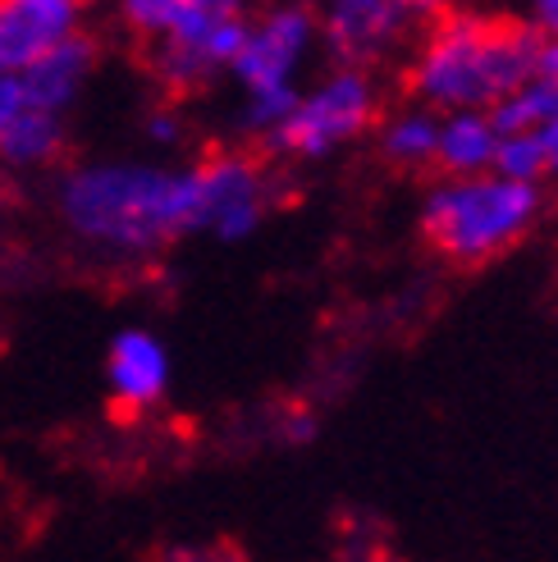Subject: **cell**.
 <instances>
[{
  "mask_svg": "<svg viewBox=\"0 0 558 562\" xmlns=\"http://www.w3.org/2000/svg\"><path fill=\"white\" fill-rule=\"evenodd\" d=\"M198 170V238L211 243H247L266 229L284 183L275 160L253 147H225L192 160Z\"/></svg>",
  "mask_w": 558,
  "mask_h": 562,
  "instance_id": "obj_7",
  "label": "cell"
},
{
  "mask_svg": "<svg viewBox=\"0 0 558 562\" xmlns=\"http://www.w3.org/2000/svg\"><path fill=\"white\" fill-rule=\"evenodd\" d=\"M494 170L513 175V179H526V183H545V133H532V128L504 133L499 137Z\"/></svg>",
  "mask_w": 558,
  "mask_h": 562,
  "instance_id": "obj_16",
  "label": "cell"
},
{
  "mask_svg": "<svg viewBox=\"0 0 558 562\" xmlns=\"http://www.w3.org/2000/svg\"><path fill=\"white\" fill-rule=\"evenodd\" d=\"M494 120H499V128H504V133H517V128L545 133L558 120V37H545L540 69L494 110Z\"/></svg>",
  "mask_w": 558,
  "mask_h": 562,
  "instance_id": "obj_15",
  "label": "cell"
},
{
  "mask_svg": "<svg viewBox=\"0 0 558 562\" xmlns=\"http://www.w3.org/2000/svg\"><path fill=\"white\" fill-rule=\"evenodd\" d=\"M312 10L325 60L371 74L403 65L435 14L426 0H312Z\"/></svg>",
  "mask_w": 558,
  "mask_h": 562,
  "instance_id": "obj_8",
  "label": "cell"
},
{
  "mask_svg": "<svg viewBox=\"0 0 558 562\" xmlns=\"http://www.w3.org/2000/svg\"><path fill=\"white\" fill-rule=\"evenodd\" d=\"M545 37L526 19L454 5L431 14L403 55V88L431 110H499L540 69Z\"/></svg>",
  "mask_w": 558,
  "mask_h": 562,
  "instance_id": "obj_2",
  "label": "cell"
},
{
  "mask_svg": "<svg viewBox=\"0 0 558 562\" xmlns=\"http://www.w3.org/2000/svg\"><path fill=\"white\" fill-rule=\"evenodd\" d=\"M101 380L120 412H152L175 384V352L152 325H124L105 344Z\"/></svg>",
  "mask_w": 558,
  "mask_h": 562,
  "instance_id": "obj_10",
  "label": "cell"
},
{
  "mask_svg": "<svg viewBox=\"0 0 558 562\" xmlns=\"http://www.w3.org/2000/svg\"><path fill=\"white\" fill-rule=\"evenodd\" d=\"M380 110H384L380 74L353 65H325L321 74L302 82L289 115L279 120V128L257 151L289 165H325L357 147L361 137H371Z\"/></svg>",
  "mask_w": 558,
  "mask_h": 562,
  "instance_id": "obj_6",
  "label": "cell"
},
{
  "mask_svg": "<svg viewBox=\"0 0 558 562\" xmlns=\"http://www.w3.org/2000/svg\"><path fill=\"white\" fill-rule=\"evenodd\" d=\"M97 65H101V50H97V37H74L65 42L60 50H51L46 60H37L33 69H23V92L33 105L42 110H55V115H74L78 101L88 97L92 78H97Z\"/></svg>",
  "mask_w": 558,
  "mask_h": 562,
  "instance_id": "obj_11",
  "label": "cell"
},
{
  "mask_svg": "<svg viewBox=\"0 0 558 562\" xmlns=\"http://www.w3.org/2000/svg\"><path fill=\"white\" fill-rule=\"evenodd\" d=\"M321 60V33L312 0H270L247 19V33L234 50L230 82H234V128L253 147L279 128L289 115L302 82Z\"/></svg>",
  "mask_w": 558,
  "mask_h": 562,
  "instance_id": "obj_5",
  "label": "cell"
},
{
  "mask_svg": "<svg viewBox=\"0 0 558 562\" xmlns=\"http://www.w3.org/2000/svg\"><path fill=\"white\" fill-rule=\"evenodd\" d=\"M10 179H14V175L5 170V165H0V192H5V183H10Z\"/></svg>",
  "mask_w": 558,
  "mask_h": 562,
  "instance_id": "obj_23",
  "label": "cell"
},
{
  "mask_svg": "<svg viewBox=\"0 0 558 562\" xmlns=\"http://www.w3.org/2000/svg\"><path fill=\"white\" fill-rule=\"evenodd\" d=\"M499 137H504V128H499L494 110H444L439 115V147H435V175L494 170Z\"/></svg>",
  "mask_w": 558,
  "mask_h": 562,
  "instance_id": "obj_13",
  "label": "cell"
},
{
  "mask_svg": "<svg viewBox=\"0 0 558 562\" xmlns=\"http://www.w3.org/2000/svg\"><path fill=\"white\" fill-rule=\"evenodd\" d=\"M27 110V92H23V78L19 74H0V137L14 128V120Z\"/></svg>",
  "mask_w": 558,
  "mask_h": 562,
  "instance_id": "obj_18",
  "label": "cell"
},
{
  "mask_svg": "<svg viewBox=\"0 0 558 562\" xmlns=\"http://www.w3.org/2000/svg\"><path fill=\"white\" fill-rule=\"evenodd\" d=\"M545 220V183L499 170L435 175L416 206V234L444 266L477 270L509 257Z\"/></svg>",
  "mask_w": 558,
  "mask_h": 562,
  "instance_id": "obj_3",
  "label": "cell"
},
{
  "mask_svg": "<svg viewBox=\"0 0 558 562\" xmlns=\"http://www.w3.org/2000/svg\"><path fill=\"white\" fill-rule=\"evenodd\" d=\"M376 137V156L399 175H435V147H439V110L422 101H403V105H384L380 120L371 128Z\"/></svg>",
  "mask_w": 558,
  "mask_h": 562,
  "instance_id": "obj_12",
  "label": "cell"
},
{
  "mask_svg": "<svg viewBox=\"0 0 558 562\" xmlns=\"http://www.w3.org/2000/svg\"><path fill=\"white\" fill-rule=\"evenodd\" d=\"M60 234L101 266H152L198 238V170L170 156H88L55 175Z\"/></svg>",
  "mask_w": 558,
  "mask_h": 562,
  "instance_id": "obj_1",
  "label": "cell"
},
{
  "mask_svg": "<svg viewBox=\"0 0 558 562\" xmlns=\"http://www.w3.org/2000/svg\"><path fill=\"white\" fill-rule=\"evenodd\" d=\"M526 23L536 27L540 37H558V0H526Z\"/></svg>",
  "mask_w": 558,
  "mask_h": 562,
  "instance_id": "obj_19",
  "label": "cell"
},
{
  "mask_svg": "<svg viewBox=\"0 0 558 562\" xmlns=\"http://www.w3.org/2000/svg\"><path fill=\"white\" fill-rule=\"evenodd\" d=\"M92 0H0V74H23L74 37H88Z\"/></svg>",
  "mask_w": 558,
  "mask_h": 562,
  "instance_id": "obj_9",
  "label": "cell"
},
{
  "mask_svg": "<svg viewBox=\"0 0 558 562\" xmlns=\"http://www.w3.org/2000/svg\"><path fill=\"white\" fill-rule=\"evenodd\" d=\"M426 5L439 14V10H454V5H467V0H426Z\"/></svg>",
  "mask_w": 558,
  "mask_h": 562,
  "instance_id": "obj_22",
  "label": "cell"
},
{
  "mask_svg": "<svg viewBox=\"0 0 558 562\" xmlns=\"http://www.w3.org/2000/svg\"><path fill=\"white\" fill-rule=\"evenodd\" d=\"M69 151V115H55L27 101V110L14 120V128L0 137V165L10 175H37L60 165V156Z\"/></svg>",
  "mask_w": 558,
  "mask_h": 562,
  "instance_id": "obj_14",
  "label": "cell"
},
{
  "mask_svg": "<svg viewBox=\"0 0 558 562\" xmlns=\"http://www.w3.org/2000/svg\"><path fill=\"white\" fill-rule=\"evenodd\" d=\"M261 0H115L124 33L147 50V69L170 101L230 78L234 50Z\"/></svg>",
  "mask_w": 558,
  "mask_h": 562,
  "instance_id": "obj_4",
  "label": "cell"
},
{
  "mask_svg": "<svg viewBox=\"0 0 558 562\" xmlns=\"http://www.w3.org/2000/svg\"><path fill=\"white\" fill-rule=\"evenodd\" d=\"M143 137L160 151V156H170L188 143V120H183V110L179 101H165L156 110H147V120H143Z\"/></svg>",
  "mask_w": 558,
  "mask_h": 562,
  "instance_id": "obj_17",
  "label": "cell"
},
{
  "mask_svg": "<svg viewBox=\"0 0 558 562\" xmlns=\"http://www.w3.org/2000/svg\"><path fill=\"white\" fill-rule=\"evenodd\" d=\"M312 435H316V416L312 412H289L284 426H279V439L284 443H306Z\"/></svg>",
  "mask_w": 558,
  "mask_h": 562,
  "instance_id": "obj_20",
  "label": "cell"
},
{
  "mask_svg": "<svg viewBox=\"0 0 558 562\" xmlns=\"http://www.w3.org/2000/svg\"><path fill=\"white\" fill-rule=\"evenodd\" d=\"M545 188L558 192V120L545 128Z\"/></svg>",
  "mask_w": 558,
  "mask_h": 562,
  "instance_id": "obj_21",
  "label": "cell"
}]
</instances>
